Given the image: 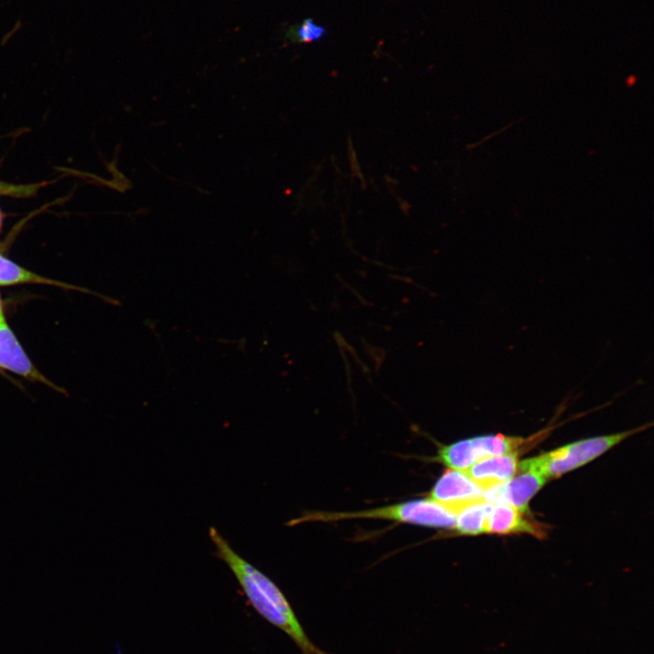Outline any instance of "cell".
Returning <instances> with one entry per match:
<instances>
[{"instance_id": "cell-1", "label": "cell", "mask_w": 654, "mask_h": 654, "mask_svg": "<svg viewBox=\"0 0 654 654\" xmlns=\"http://www.w3.org/2000/svg\"><path fill=\"white\" fill-rule=\"evenodd\" d=\"M209 536L216 556L233 573L248 603L259 615L285 632L302 654H328L309 639L289 601L270 578L240 556L214 527L209 529Z\"/></svg>"}, {"instance_id": "cell-2", "label": "cell", "mask_w": 654, "mask_h": 654, "mask_svg": "<svg viewBox=\"0 0 654 654\" xmlns=\"http://www.w3.org/2000/svg\"><path fill=\"white\" fill-rule=\"evenodd\" d=\"M351 519H383L433 528H452L456 515L443 506L429 500L405 501L382 508L350 512H306L287 523L292 526L309 521L332 522Z\"/></svg>"}, {"instance_id": "cell-3", "label": "cell", "mask_w": 654, "mask_h": 654, "mask_svg": "<svg viewBox=\"0 0 654 654\" xmlns=\"http://www.w3.org/2000/svg\"><path fill=\"white\" fill-rule=\"evenodd\" d=\"M645 427L572 442L550 452L520 461L518 464L517 471H532L540 474L546 480L559 477L594 460Z\"/></svg>"}, {"instance_id": "cell-4", "label": "cell", "mask_w": 654, "mask_h": 654, "mask_svg": "<svg viewBox=\"0 0 654 654\" xmlns=\"http://www.w3.org/2000/svg\"><path fill=\"white\" fill-rule=\"evenodd\" d=\"M483 491L464 471L449 469L436 481L428 499L457 515L464 508L484 501Z\"/></svg>"}, {"instance_id": "cell-5", "label": "cell", "mask_w": 654, "mask_h": 654, "mask_svg": "<svg viewBox=\"0 0 654 654\" xmlns=\"http://www.w3.org/2000/svg\"><path fill=\"white\" fill-rule=\"evenodd\" d=\"M517 471L510 481L484 490L483 500L491 505L506 503L524 514L529 512V501L547 480L532 471Z\"/></svg>"}, {"instance_id": "cell-6", "label": "cell", "mask_w": 654, "mask_h": 654, "mask_svg": "<svg viewBox=\"0 0 654 654\" xmlns=\"http://www.w3.org/2000/svg\"><path fill=\"white\" fill-rule=\"evenodd\" d=\"M485 532L497 534L527 533L537 538L546 535L544 525L530 520L524 513L506 503L490 506Z\"/></svg>"}, {"instance_id": "cell-7", "label": "cell", "mask_w": 654, "mask_h": 654, "mask_svg": "<svg viewBox=\"0 0 654 654\" xmlns=\"http://www.w3.org/2000/svg\"><path fill=\"white\" fill-rule=\"evenodd\" d=\"M518 453L491 456L476 461L464 472L481 489L506 482L518 470Z\"/></svg>"}, {"instance_id": "cell-8", "label": "cell", "mask_w": 654, "mask_h": 654, "mask_svg": "<svg viewBox=\"0 0 654 654\" xmlns=\"http://www.w3.org/2000/svg\"><path fill=\"white\" fill-rule=\"evenodd\" d=\"M0 367L50 384L33 366L3 314L0 315Z\"/></svg>"}, {"instance_id": "cell-9", "label": "cell", "mask_w": 654, "mask_h": 654, "mask_svg": "<svg viewBox=\"0 0 654 654\" xmlns=\"http://www.w3.org/2000/svg\"><path fill=\"white\" fill-rule=\"evenodd\" d=\"M469 440L476 461L491 456L517 453L531 442V439L502 434L478 436Z\"/></svg>"}, {"instance_id": "cell-10", "label": "cell", "mask_w": 654, "mask_h": 654, "mask_svg": "<svg viewBox=\"0 0 654 654\" xmlns=\"http://www.w3.org/2000/svg\"><path fill=\"white\" fill-rule=\"evenodd\" d=\"M491 504L480 501L471 504L456 515L453 529L461 535H477L485 532L487 516Z\"/></svg>"}, {"instance_id": "cell-11", "label": "cell", "mask_w": 654, "mask_h": 654, "mask_svg": "<svg viewBox=\"0 0 654 654\" xmlns=\"http://www.w3.org/2000/svg\"><path fill=\"white\" fill-rule=\"evenodd\" d=\"M22 282H40L54 284L62 287L68 286L62 282L44 278L29 272L0 255V285H9Z\"/></svg>"}, {"instance_id": "cell-12", "label": "cell", "mask_w": 654, "mask_h": 654, "mask_svg": "<svg viewBox=\"0 0 654 654\" xmlns=\"http://www.w3.org/2000/svg\"><path fill=\"white\" fill-rule=\"evenodd\" d=\"M326 29L317 25L312 19H305L296 28H290L287 36L295 38L299 43H312L321 40L325 35Z\"/></svg>"}, {"instance_id": "cell-13", "label": "cell", "mask_w": 654, "mask_h": 654, "mask_svg": "<svg viewBox=\"0 0 654 654\" xmlns=\"http://www.w3.org/2000/svg\"><path fill=\"white\" fill-rule=\"evenodd\" d=\"M1 226H2V214H1V212H0V230H1Z\"/></svg>"}, {"instance_id": "cell-14", "label": "cell", "mask_w": 654, "mask_h": 654, "mask_svg": "<svg viewBox=\"0 0 654 654\" xmlns=\"http://www.w3.org/2000/svg\"><path fill=\"white\" fill-rule=\"evenodd\" d=\"M1 314H3V312H2V306H1V301H0V315Z\"/></svg>"}]
</instances>
